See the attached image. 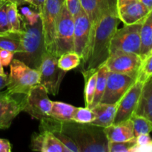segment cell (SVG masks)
Returning a JSON list of instances; mask_svg holds the SVG:
<instances>
[{
	"label": "cell",
	"instance_id": "obj_47",
	"mask_svg": "<svg viewBox=\"0 0 152 152\" xmlns=\"http://www.w3.org/2000/svg\"><path fill=\"white\" fill-rule=\"evenodd\" d=\"M2 1H13V0H2Z\"/></svg>",
	"mask_w": 152,
	"mask_h": 152
},
{
	"label": "cell",
	"instance_id": "obj_32",
	"mask_svg": "<svg viewBox=\"0 0 152 152\" xmlns=\"http://www.w3.org/2000/svg\"><path fill=\"white\" fill-rule=\"evenodd\" d=\"M151 76H152V50L142 60L137 79L144 83Z\"/></svg>",
	"mask_w": 152,
	"mask_h": 152
},
{
	"label": "cell",
	"instance_id": "obj_35",
	"mask_svg": "<svg viewBox=\"0 0 152 152\" xmlns=\"http://www.w3.org/2000/svg\"><path fill=\"white\" fill-rule=\"evenodd\" d=\"M65 5L68 12L74 17L83 10L80 3V0H65Z\"/></svg>",
	"mask_w": 152,
	"mask_h": 152
},
{
	"label": "cell",
	"instance_id": "obj_18",
	"mask_svg": "<svg viewBox=\"0 0 152 152\" xmlns=\"http://www.w3.org/2000/svg\"><path fill=\"white\" fill-rule=\"evenodd\" d=\"M104 132L108 142L126 141L135 137L134 135L133 123L131 119L104 128Z\"/></svg>",
	"mask_w": 152,
	"mask_h": 152
},
{
	"label": "cell",
	"instance_id": "obj_11",
	"mask_svg": "<svg viewBox=\"0 0 152 152\" xmlns=\"http://www.w3.org/2000/svg\"><path fill=\"white\" fill-rule=\"evenodd\" d=\"M136 80L125 74L108 71L105 91L100 102L117 104Z\"/></svg>",
	"mask_w": 152,
	"mask_h": 152
},
{
	"label": "cell",
	"instance_id": "obj_4",
	"mask_svg": "<svg viewBox=\"0 0 152 152\" xmlns=\"http://www.w3.org/2000/svg\"><path fill=\"white\" fill-rule=\"evenodd\" d=\"M40 84L38 70L28 66L17 59H13L10 64V73L7 91L12 95H25L34 86Z\"/></svg>",
	"mask_w": 152,
	"mask_h": 152
},
{
	"label": "cell",
	"instance_id": "obj_10",
	"mask_svg": "<svg viewBox=\"0 0 152 152\" xmlns=\"http://www.w3.org/2000/svg\"><path fill=\"white\" fill-rule=\"evenodd\" d=\"M142 62L140 56L136 53H115L110 55L105 65L109 71L137 79Z\"/></svg>",
	"mask_w": 152,
	"mask_h": 152
},
{
	"label": "cell",
	"instance_id": "obj_24",
	"mask_svg": "<svg viewBox=\"0 0 152 152\" xmlns=\"http://www.w3.org/2000/svg\"><path fill=\"white\" fill-rule=\"evenodd\" d=\"M97 70L98 68L81 71L85 80V102H86V107H88V108L90 107L93 101L94 96L96 77H97Z\"/></svg>",
	"mask_w": 152,
	"mask_h": 152
},
{
	"label": "cell",
	"instance_id": "obj_2",
	"mask_svg": "<svg viewBox=\"0 0 152 152\" xmlns=\"http://www.w3.org/2000/svg\"><path fill=\"white\" fill-rule=\"evenodd\" d=\"M61 129L75 142L80 152H108V140L103 128L71 120L62 122Z\"/></svg>",
	"mask_w": 152,
	"mask_h": 152
},
{
	"label": "cell",
	"instance_id": "obj_44",
	"mask_svg": "<svg viewBox=\"0 0 152 152\" xmlns=\"http://www.w3.org/2000/svg\"><path fill=\"white\" fill-rule=\"evenodd\" d=\"M117 7H119V6L123 5V4H126V3L130 2V1H135V0H117Z\"/></svg>",
	"mask_w": 152,
	"mask_h": 152
},
{
	"label": "cell",
	"instance_id": "obj_45",
	"mask_svg": "<svg viewBox=\"0 0 152 152\" xmlns=\"http://www.w3.org/2000/svg\"><path fill=\"white\" fill-rule=\"evenodd\" d=\"M4 74H5V73L3 69V65H1V62H0V75H4Z\"/></svg>",
	"mask_w": 152,
	"mask_h": 152
},
{
	"label": "cell",
	"instance_id": "obj_13",
	"mask_svg": "<svg viewBox=\"0 0 152 152\" xmlns=\"http://www.w3.org/2000/svg\"><path fill=\"white\" fill-rule=\"evenodd\" d=\"M142 85L143 82L137 79L134 83L117 102V111L113 124H117L131 119L137 106Z\"/></svg>",
	"mask_w": 152,
	"mask_h": 152
},
{
	"label": "cell",
	"instance_id": "obj_46",
	"mask_svg": "<svg viewBox=\"0 0 152 152\" xmlns=\"http://www.w3.org/2000/svg\"><path fill=\"white\" fill-rule=\"evenodd\" d=\"M4 2V1H2V0H0V6H1V4H2Z\"/></svg>",
	"mask_w": 152,
	"mask_h": 152
},
{
	"label": "cell",
	"instance_id": "obj_12",
	"mask_svg": "<svg viewBox=\"0 0 152 152\" xmlns=\"http://www.w3.org/2000/svg\"><path fill=\"white\" fill-rule=\"evenodd\" d=\"M91 23L84 10L74 16V51L84 60L90 44Z\"/></svg>",
	"mask_w": 152,
	"mask_h": 152
},
{
	"label": "cell",
	"instance_id": "obj_16",
	"mask_svg": "<svg viewBox=\"0 0 152 152\" xmlns=\"http://www.w3.org/2000/svg\"><path fill=\"white\" fill-rule=\"evenodd\" d=\"M149 12L139 0L130 1L117 7L118 17L124 25L142 22Z\"/></svg>",
	"mask_w": 152,
	"mask_h": 152
},
{
	"label": "cell",
	"instance_id": "obj_37",
	"mask_svg": "<svg viewBox=\"0 0 152 152\" xmlns=\"http://www.w3.org/2000/svg\"><path fill=\"white\" fill-rule=\"evenodd\" d=\"M151 140V138L150 137L149 134H143L139 136L136 137V142L137 146H142L148 143Z\"/></svg>",
	"mask_w": 152,
	"mask_h": 152
},
{
	"label": "cell",
	"instance_id": "obj_38",
	"mask_svg": "<svg viewBox=\"0 0 152 152\" xmlns=\"http://www.w3.org/2000/svg\"><path fill=\"white\" fill-rule=\"evenodd\" d=\"M12 145L10 142L6 139L0 138V152H10Z\"/></svg>",
	"mask_w": 152,
	"mask_h": 152
},
{
	"label": "cell",
	"instance_id": "obj_39",
	"mask_svg": "<svg viewBox=\"0 0 152 152\" xmlns=\"http://www.w3.org/2000/svg\"><path fill=\"white\" fill-rule=\"evenodd\" d=\"M132 152H152V140L148 143L142 146H136Z\"/></svg>",
	"mask_w": 152,
	"mask_h": 152
},
{
	"label": "cell",
	"instance_id": "obj_42",
	"mask_svg": "<svg viewBox=\"0 0 152 152\" xmlns=\"http://www.w3.org/2000/svg\"><path fill=\"white\" fill-rule=\"evenodd\" d=\"M149 11L152 10V0H139Z\"/></svg>",
	"mask_w": 152,
	"mask_h": 152
},
{
	"label": "cell",
	"instance_id": "obj_6",
	"mask_svg": "<svg viewBox=\"0 0 152 152\" xmlns=\"http://www.w3.org/2000/svg\"><path fill=\"white\" fill-rule=\"evenodd\" d=\"M142 23L124 25L122 28H117L111 39L110 55L115 53H132L140 55Z\"/></svg>",
	"mask_w": 152,
	"mask_h": 152
},
{
	"label": "cell",
	"instance_id": "obj_34",
	"mask_svg": "<svg viewBox=\"0 0 152 152\" xmlns=\"http://www.w3.org/2000/svg\"><path fill=\"white\" fill-rule=\"evenodd\" d=\"M8 2L9 1H4L0 6V34L11 31L7 15V7Z\"/></svg>",
	"mask_w": 152,
	"mask_h": 152
},
{
	"label": "cell",
	"instance_id": "obj_21",
	"mask_svg": "<svg viewBox=\"0 0 152 152\" xmlns=\"http://www.w3.org/2000/svg\"><path fill=\"white\" fill-rule=\"evenodd\" d=\"M82 7L88 16L91 27L100 16L101 13L110 5L117 4V0H80Z\"/></svg>",
	"mask_w": 152,
	"mask_h": 152
},
{
	"label": "cell",
	"instance_id": "obj_17",
	"mask_svg": "<svg viewBox=\"0 0 152 152\" xmlns=\"http://www.w3.org/2000/svg\"><path fill=\"white\" fill-rule=\"evenodd\" d=\"M62 121L55 120L52 117H48L40 120L39 130L50 132L69 150L70 152H80L75 142L68 136L62 132L61 129Z\"/></svg>",
	"mask_w": 152,
	"mask_h": 152
},
{
	"label": "cell",
	"instance_id": "obj_22",
	"mask_svg": "<svg viewBox=\"0 0 152 152\" xmlns=\"http://www.w3.org/2000/svg\"><path fill=\"white\" fill-rule=\"evenodd\" d=\"M140 56L143 60L152 50V10L142 23L140 29Z\"/></svg>",
	"mask_w": 152,
	"mask_h": 152
},
{
	"label": "cell",
	"instance_id": "obj_30",
	"mask_svg": "<svg viewBox=\"0 0 152 152\" xmlns=\"http://www.w3.org/2000/svg\"><path fill=\"white\" fill-rule=\"evenodd\" d=\"M96 117V115L91 108H76L72 117V121L83 124H91Z\"/></svg>",
	"mask_w": 152,
	"mask_h": 152
},
{
	"label": "cell",
	"instance_id": "obj_26",
	"mask_svg": "<svg viewBox=\"0 0 152 152\" xmlns=\"http://www.w3.org/2000/svg\"><path fill=\"white\" fill-rule=\"evenodd\" d=\"M108 71H108V68L105 65V62L98 68L94 96L93 101H92L89 108H92L94 106H95V105H97L101 102L104 91H105V86H106Z\"/></svg>",
	"mask_w": 152,
	"mask_h": 152
},
{
	"label": "cell",
	"instance_id": "obj_15",
	"mask_svg": "<svg viewBox=\"0 0 152 152\" xmlns=\"http://www.w3.org/2000/svg\"><path fill=\"white\" fill-rule=\"evenodd\" d=\"M30 148L41 152H70L51 132L48 131L33 134Z\"/></svg>",
	"mask_w": 152,
	"mask_h": 152
},
{
	"label": "cell",
	"instance_id": "obj_28",
	"mask_svg": "<svg viewBox=\"0 0 152 152\" xmlns=\"http://www.w3.org/2000/svg\"><path fill=\"white\" fill-rule=\"evenodd\" d=\"M131 120L133 123L134 135L135 137L143 134H149L152 132V122L148 119L133 114Z\"/></svg>",
	"mask_w": 152,
	"mask_h": 152
},
{
	"label": "cell",
	"instance_id": "obj_29",
	"mask_svg": "<svg viewBox=\"0 0 152 152\" xmlns=\"http://www.w3.org/2000/svg\"><path fill=\"white\" fill-rule=\"evenodd\" d=\"M7 15L11 31L20 32L22 28V20L16 3L9 1L7 7Z\"/></svg>",
	"mask_w": 152,
	"mask_h": 152
},
{
	"label": "cell",
	"instance_id": "obj_3",
	"mask_svg": "<svg viewBox=\"0 0 152 152\" xmlns=\"http://www.w3.org/2000/svg\"><path fill=\"white\" fill-rule=\"evenodd\" d=\"M20 33L22 50L14 53L13 59H19L33 69L39 71L42 56L46 51L41 18L34 25L22 20Z\"/></svg>",
	"mask_w": 152,
	"mask_h": 152
},
{
	"label": "cell",
	"instance_id": "obj_1",
	"mask_svg": "<svg viewBox=\"0 0 152 152\" xmlns=\"http://www.w3.org/2000/svg\"><path fill=\"white\" fill-rule=\"evenodd\" d=\"M120 20L117 15V4L107 7L91 27L90 44L84 60L83 70L96 69L110 56V45Z\"/></svg>",
	"mask_w": 152,
	"mask_h": 152
},
{
	"label": "cell",
	"instance_id": "obj_31",
	"mask_svg": "<svg viewBox=\"0 0 152 152\" xmlns=\"http://www.w3.org/2000/svg\"><path fill=\"white\" fill-rule=\"evenodd\" d=\"M137 146L136 137L126 141L108 142V152H132Z\"/></svg>",
	"mask_w": 152,
	"mask_h": 152
},
{
	"label": "cell",
	"instance_id": "obj_5",
	"mask_svg": "<svg viewBox=\"0 0 152 152\" xmlns=\"http://www.w3.org/2000/svg\"><path fill=\"white\" fill-rule=\"evenodd\" d=\"M65 0H46L42 10L40 12L46 50L55 55L56 27L59 15L65 4Z\"/></svg>",
	"mask_w": 152,
	"mask_h": 152
},
{
	"label": "cell",
	"instance_id": "obj_23",
	"mask_svg": "<svg viewBox=\"0 0 152 152\" xmlns=\"http://www.w3.org/2000/svg\"><path fill=\"white\" fill-rule=\"evenodd\" d=\"M77 107L62 102L52 101L49 117L62 122L71 121Z\"/></svg>",
	"mask_w": 152,
	"mask_h": 152
},
{
	"label": "cell",
	"instance_id": "obj_27",
	"mask_svg": "<svg viewBox=\"0 0 152 152\" xmlns=\"http://www.w3.org/2000/svg\"><path fill=\"white\" fill-rule=\"evenodd\" d=\"M80 64L81 57L74 51L67 52L58 58V66L66 72L74 69Z\"/></svg>",
	"mask_w": 152,
	"mask_h": 152
},
{
	"label": "cell",
	"instance_id": "obj_41",
	"mask_svg": "<svg viewBox=\"0 0 152 152\" xmlns=\"http://www.w3.org/2000/svg\"><path fill=\"white\" fill-rule=\"evenodd\" d=\"M7 83H8V75L6 74L4 75H0V91L7 87Z\"/></svg>",
	"mask_w": 152,
	"mask_h": 152
},
{
	"label": "cell",
	"instance_id": "obj_33",
	"mask_svg": "<svg viewBox=\"0 0 152 152\" xmlns=\"http://www.w3.org/2000/svg\"><path fill=\"white\" fill-rule=\"evenodd\" d=\"M21 20L24 21L29 25H34L40 19V13L37 10H32L28 7H23L20 8Z\"/></svg>",
	"mask_w": 152,
	"mask_h": 152
},
{
	"label": "cell",
	"instance_id": "obj_36",
	"mask_svg": "<svg viewBox=\"0 0 152 152\" xmlns=\"http://www.w3.org/2000/svg\"><path fill=\"white\" fill-rule=\"evenodd\" d=\"M14 53L5 49L0 48V62L4 66H8L13 59Z\"/></svg>",
	"mask_w": 152,
	"mask_h": 152
},
{
	"label": "cell",
	"instance_id": "obj_19",
	"mask_svg": "<svg viewBox=\"0 0 152 152\" xmlns=\"http://www.w3.org/2000/svg\"><path fill=\"white\" fill-rule=\"evenodd\" d=\"M134 114L145 117L152 122V76L143 83L139 102Z\"/></svg>",
	"mask_w": 152,
	"mask_h": 152
},
{
	"label": "cell",
	"instance_id": "obj_7",
	"mask_svg": "<svg viewBox=\"0 0 152 152\" xmlns=\"http://www.w3.org/2000/svg\"><path fill=\"white\" fill-rule=\"evenodd\" d=\"M58 58L55 54L46 50L39 68L40 84L46 89L48 94L54 96L59 93L61 83L66 74V71L58 66Z\"/></svg>",
	"mask_w": 152,
	"mask_h": 152
},
{
	"label": "cell",
	"instance_id": "obj_14",
	"mask_svg": "<svg viewBox=\"0 0 152 152\" xmlns=\"http://www.w3.org/2000/svg\"><path fill=\"white\" fill-rule=\"evenodd\" d=\"M7 91H0V129H8L15 118L22 111V99Z\"/></svg>",
	"mask_w": 152,
	"mask_h": 152
},
{
	"label": "cell",
	"instance_id": "obj_43",
	"mask_svg": "<svg viewBox=\"0 0 152 152\" xmlns=\"http://www.w3.org/2000/svg\"><path fill=\"white\" fill-rule=\"evenodd\" d=\"M13 2L16 3L17 5H20V4H31V0H13Z\"/></svg>",
	"mask_w": 152,
	"mask_h": 152
},
{
	"label": "cell",
	"instance_id": "obj_9",
	"mask_svg": "<svg viewBox=\"0 0 152 152\" xmlns=\"http://www.w3.org/2000/svg\"><path fill=\"white\" fill-rule=\"evenodd\" d=\"M74 17L64 4L56 32V55L59 57L67 52L74 51Z\"/></svg>",
	"mask_w": 152,
	"mask_h": 152
},
{
	"label": "cell",
	"instance_id": "obj_40",
	"mask_svg": "<svg viewBox=\"0 0 152 152\" xmlns=\"http://www.w3.org/2000/svg\"><path fill=\"white\" fill-rule=\"evenodd\" d=\"M45 1L46 0H31V5L40 13L41 10H42Z\"/></svg>",
	"mask_w": 152,
	"mask_h": 152
},
{
	"label": "cell",
	"instance_id": "obj_20",
	"mask_svg": "<svg viewBox=\"0 0 152 152\" xmlns=\"http://www.w3.org/2000/svg\"><path fill=\"white\" fill-rule=\"evenodd\" d=\"M117 108V103L106 104L99 102L91 108L96 115V117L91 124L103 129L112 125L114 123Z\"/></svg>",
	"mask_w": 152,
	"mask_h": 152
},
{
	"label": "cell",
	"instance_id": "obj_8",
	"mask_svg": "<svg viewBox=\"0 0 152 152\" xmlns=\"http://www.w3.org/2000/svg\"><path fill=\"white\" fill-rule=\"evenodd\" d=\"M51 105L47 91L41 84L34 86L22 98V111L38 120L49 117Z\"/></svg>",
	"mask_w": 152,
	"mask_h": 152
},
{
	"label": "cell",
	"instance_id": "obj_25",
	"mask_svg": "<svg viewBox=\"0 0 152 152\" xmlns=\"http://www.w3.org/2000/svg\"><path fill=\"white\" fill-rule=\"evenodd\" d=\"M0 48L10 50L14 53L22 51L21 33L10 31L0 34Z\"/></svg>",
	"mask_w": 152,
	"mask_h": 152
}]
</instances>
